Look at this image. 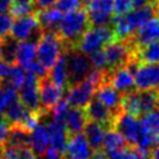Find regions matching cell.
Returning <instances> with one entry per match:
<instances>
[{"label":"cell","mask_w":159,"mask_h":159,"mask_svg":"<svg viewBox=\"0 0 159 159\" xmlns=\"http://www.w3.org/2000/svg\"><path fill=\"white\" fill-rule=\"evenodd\" d=\"M102 50L106 57L107 71L125 65L130 58V48L128 43H125L123 40H113L112 42L107 43Z\"/></svg>","instance_id":"cell-13"},{"label":"cell","mask_w":159,"mask_h":159,"mask_svg":"<svg viewBox=\"0 0 159 159\" xmlns=\"http://www.w3.org/2000/svg\"><path fill=\"white\" fill-rule=\"evenodd\" d=\"M16 98H17L16 89H14L6 84L0 86V116L4 114V112L10 106V103L14 102Z\"/></svg>","instance_id":"cell-36"},{"label":"cell","mask_w":159,"mask_h":159,"mask_svg":"<svg viewBox=\"0 0 159 159\" xmlns=\"http://www.w3.org/2000/svg\"><path fill=\"white\" fill-rule=\"evenodd\" d=\"M133 35L134 43L139 47L159 41V16H153Z\"/></svg>","instance_id":"cell-18"},{"label":"cell","mask_w":159,"mask_h":159,"mask_svg":"<svg viewBox=\"0 0 159 159\" xmlns=\"http://www.w3.org/2000/svg\"><path fill=\"white\" fill-rule=\"evenodd\" d=\"M47 129L50 134V147H53L55 149L62 152L65 154L67 140H68V133L63 125V123L57 122L55 119H51L47 123Z\"/></svg>","instance_id":"cell-23"},{"label":"cell","mask_w":159,"mask_h":159,"mask_svg":"<svg viewBox=\"0 0 159 159\" xmlns=\"http://www.w3.org/2000/svg\"><path fill=\"white\" fill-rule=\"evenodd\" d=\"M63 50V41L56 31H42L36 45L37 61L50 71Z\"/></svg>","instance_id":"cell-3"},{"label":"cell","mask_w":159,"mask_h":159,"mask_svg":"<svg viewBox=\"0 0 159 159\" xmlns=\"http://www.w3.org/2000/svg\"><path fill=\"white\" fill-rule=\"evenodd\" d=\"M48 77L51 78V81L61 87L63 91L68 88V75H67V52L66 48L63 50V52L60 55V57L56 60V62L53 63V66L50 68V73Z\"/></svg>","instance_id":"cell-22"},{"label":"cell","mask_w":159,"mask_h":159,"mask_svg":"<svg viewBox=\"0 0 159 159\" xmlns=\"http://www.w3.org/2000/svg\"><path fill=\"white\" fill-rule=\"evenodd\" d=\"M9 122L2 117L0 116V147L6 142V138H7V133H9Z\"/></svg>","instance_id":"cell-42"},{"label":"cell","mask_w":159,"mask_h":159,"mask_svg":"<svg viewBox=\"0 0 159 159\" xmlns=\"http://www.w3.org/2000/svg\"><path fill=\"white\" fill-rule=\"evenodd\" d=\"M153 16H155V7L150 4H147L144 6L132 9L130 11L123 15V19L128 26L130 35H133L140 26H143Z\"/></svg>","instance_id":"cell-16"},{"label":"cell","mask_w":159,"mask_h":159,"mask_svg":"<svg viewBox=\"0 0 159 159\" xmlns=\"http://www.w3.org/2000/svg\"><path fill=\"white\" fill-rule=\"evenodd\" d=\"M29 137H30V132H27L26 129H24L22 127L17 124H10L5 143L14 145V147L29 145Z\"/></svg>","instance_id":"cell-29"},{"label":"cell","mask_w":159,"mask_h":159,"mask_svg":"<svg viewBox=\"0 0 159 159\" xmlns=\"http://www.w3.org/2000/svg\"><path fill=\"white\" fill-rule=\"evenodd\" d=\"M42 30L37 22L35 14H27L24 16H17L12 20L10 36L16 41H25L32 37V40H39Z\"/></svg>","instance_id":"cell-8"},{"label":"cell","mask_w":159,"mask_h":159,"mask_svg":"<svg viewBox=\"0 0 159 159\" xmlns=\"http://www.w3.org/2000/svg\"><path fill=\"white\" fill-rule=\"evenodd\" d=\"M114 39L116 37L111 26H89L81 36L76 48L86 55H89L94 51L102 50Z\"/></svg>","instance_id":"cell-5"},{"label":"cell","mask_w":159,"mask_h":159,"mask_svg":"<svg viewBox=\"0 0 159 159\" xmlns=\"http://www.w3.org/2000/svg\"><path fill=\"white\" fill-rule=\"evenodd\" d=\"M50 144V134H48V129L47 125L43 124H37L31 132H30V137H29V147L32 149V152L37 155V157H42V154L45 153V150L47 149Z\"/></svg>","instance_id":"cell-20"},{"label":"cell","mask_w":159,"mask_h":159,"mask_svg":"<svg viewBox=\"0 0 159 159\" xmlns=\"http://www.w3.org/2000/svg\"><path fill=\"white\" fill-rule=\"evenodd\" d=\"M87 120L88 119H87L84 108L71 107L65 120H63V125H65L68 135H73V134L83 132V128H84Z\"/></svg>","instance_id":"cell-24"},{"label":"cell","mask_w":159,"mask_h":159,"mask_svg":"<svg viewBox=\"0 0 159 159\" xmlns=\"http://www.w3.org/2000/svg\"><path fill=\"white\" fill-rule=\"evenodd\" d=\"M140 124L143 130H147L152 134L159 135V106L150 112L142 114Z\"/></svg>","instance_id":"cell-31"},{"label":"cell","mask_w":159,"mask_h":159,"mask_svg":"<svg viewBox=\"0 0 159 159\" xmlns=\"http://www.w3.org/2000/svg\"><path fill=\"white\" fill-rule=\"evenodd\" d=\"M150 0H132V5H133V9L134 7H140V6H144L147 4H149Z\"/></svg>","instance_id":"cell-45"},{"label":"cell","mask_w":159,"mask_h":159,"mask_svg":"<svg viewBox=\"0 0 159 159\" xmlns=\"http://www.w3.org/2000/svg\"><path fill=\"white\" fill-rule=\"evenodd\" d=\"M1 158L2 159H37V155L32 152L29 145L14 147L7 143L1 145Z\"/></svg>","instance_id":"cell-27"},{"label":"cell","mask_w":159,"mask_h":159,"mask_svg":"<svg viewBox=\"0 0 159 159\" xmlns=\"http://www.w3.org/2000/svg\"><path fill=\"white\" fill-rule=\"evenodd\" d=\"M93 153L89 143L87 142L84 134L77 133L68 137L65 158L66 159H89Z\"/></svg>","instance_id":"cell-15"},{"label":"cell","mask_w":159,"mask_h":159,"mask_svg":"<svg viewBox=\"0 0 159 159\" xmlns=\"http://www.w3.org/2000/svg\"><path fill=\"white\" fill-rule=\"evenodd\" d=\"M89 159H108V157L106 155L104 152H101V150H94L91 155Z\"/></svg>","instance_id":"cell-44"},{"label":"cell","mask_w":159,"mask_h":159,"mask_svg":"<svg viewBox=\"0 0 159 159\" xmlns=\"http://www.w3.org/2000/svg\"><path fill=\"white\" fill-rule=\"evenodd\" d=\"M104 81V71L92 70L89 75L77 84L66 89V101L71 107L84 108L93 98L99 83Z\"/></svg>","instance_id":"cell-2"},{"label":"cell","mask_w":159,"mask_h":159,"mask_svg":"<svg viewBox=\"0 0 159 159\" xmlns=\"http://www.w3.org/2000/svg\"><path fill=\"white\" fill-rule=\"evenodd\" d=\"M86 12L89 26H106L113 19V0H92Z\"/></svg>","instance_id":"cell-11"},{"label":"cell","mask_w":159,"mask_h":159,"mask_svg":"<svg viewBox=\"0 0 159 159\" xmlns=\"http://www.w3.org/2000/svg\"><path fill=\"white\" fill-rule=\"evenodd\" d=\"M89 62L92 65L93 70H98V71H107V65H106V57L103 53V50H98L94 51L92 53H89L88 56Z\"/></svg>","instance_id":"cell-38"},{"label":"cell","mask_w":159,"mask_h":159,"mask_svg":"<svg viewBox=\"0 0 159 159\" xmlns=\"http://www.w3.org/2000/svg\"><path fill=\"white\" fill-rule=\"evenodd\" d=\"M39 92L41 109L45 114H48L53 106L62 98L63 89L56 86L47 75L42 78H39Z\"/></svg>","instance_id":"cell-14"},{"label":"cell","mask_w":159,"mask_h":159,"mask_svg":"<svg viewBox=\"0 0 159 159\" xmlns=\"http://www.w3.org/2000/svg\"><path fill=\"white\" fill-rule=\"evenodd\" d=\"M104 81L114 87L119 93H128L134 91V76L133 68L129 65H122L111 71H104Z\"/></svg>","instance_id":"cell-9"},{"label":"cell","mask_w":159,"mask_h":159,"mask_svg":"<svg viewBox=\"0 0 159 159\" xmlns=\"http://www.w3.org/2000/svg\"><path fill=\"white\" fill-rule=\"evenodd\" d=\"M17 43H19V41H16L15 39H12L10 35H7L6 37H4L1 60L6 61V62H9V63H15Z\"/></svg>","instance_id":"cell-35"},{"label":"cell","mask_w":159,"mask_h":159,"mask_svg":"<svg viewBox=\"0 0 159 159\" xmlns=\"http://www.w3.org/2000/svg\"><path fill=\"white\" fill-rule=\"evenodd\" d=\"M147 159H149V158H147Z\"/></svg>","instance_id":"cell-50"},{"label":"cell","mask_w":159,"mask_h":159,"mask_svg":"<svg viewBox=\"0 0 159 159\" xmlns=\"http://www.w3.org/2000/svg\"><path fill=\"white\" fill-rule=\"evenodd\" d=\"M2 42H4V39L0 37V60H1V53H2Z\"/></svg>","instance_id":"cell-47"},{"label":"cell","mask_w":159,"mask_h":159,"mask_svg":"<svg viewBox=\"0 0 159 159\" xmlns=\"http://www.w3.org/2000/svg\"><path fill=\"white\" fill-rule=\"evenodd\" d=\"M116 129L123 135L127 143H130L132 145H135L138 138L140 137L143 128L140 124V119L137 116L129 114V113H117L114 122H113Z\"/></svg>","instance_id":"cell-10"},{"label":"cell","mask_w":159,"mask_h":159,"mask_svg":"<svg viewBox=\"0 0 159 159\" xmlns=\"http://www.w3.org/2000/svg\"><path fill=\"white\" fill-rule=\"evenodd\" d=\"M67 52V75H68V87L83 81L89 72L93 70L88 56L77 48L66 50Z\"/></svg>","instance_id":"cell-6"},{"label":"cell","mask_w":159,"mask_h":159,"mask_svg":"<svg viewBox=\"0 0 159 159\" xmlns=\"http://www.w3.org/2000/svg\"><path fill=\"white\" fill-rule=\"evenodd\" d=\"M106 130L107 128L104 124L99 122H94V120H87L83 128V132H84V137L87 142L89 143L93 150H99L102 148V142H103Z\"/></svg>","instance_id":"cell-26"},{"label":"cell","mask_w":159,"mask_h":159,"mask_svg":"<svg viewBox=\"0 0 159 159\" xmlns=\"http://www.w3.org/2000/svg\"><path fill=\"white\" fill-rule=\"evenodd\" d=\"M92 0H81V2H82V5H84V6H87L89 2H91Z\"/></svg>","instance_id":"cell-48"},{"label":"cell","mask_w":159,"mask_h":159,"mask_svg":"<svg viewBox=\"0 0 159 159\" xmlns=\"http://www.w3.org/2000/svg\"><path fill=\"white\" fill-rule=\"evenodd\" d=\"M12 25V15L7 14L6 11H0V37H6L10 35Z\"/></svg>","instance_id":"cell-40"},{"label":"cell","mask_w":159,"mask_h":159,"mask_svg":"<svg viewBox=\"0 0 159 159\" xmlns=\"http://www.w3.org/2000/svg\"><path fill=\"white\" fill-rule=\"evenodd\" d=\"M138 56L143 62L159 63V41L142 46L138 52Z\"/></svg>","instance_id":"cell-33"},{"label":"cell","mask_w":159,"mask_h":159,"mask_svg":"<svg viewBox=\"0 0 159 159\" xmlns=\"http://www.w3.org/2000/svg\"><path fill=\"white\" fill-rule=\"evenodd\" d=\"M152 159H159V144L153 148L152 152Z\"/></svg>","instance_id":"cell-46"},{"label":"cell","mask_w":159,"mask_h":159,"mask_svg":"<svg viewBox=\"0 0 159 159\" xmlns=\"http://www.w3.org/2000/svg\"><path fill=\"white\" fill-rule=\"evenodd\" d=\"M132 68L137 91H159V63L143 62Z\"/></svg>","instance_id":"cell-7"},{"label":"cell","mask_w":159,"mask_h":159,"mask_svg":"<svg viewBox=\"0 0 159 159\" xmlns=\"http://www.w3.org/2000/svg\"><path fill=\"white\" fill-rule=\"evenodd\" d=\"M107 157L108 159H147L142 157L135 148H128V147H123L120 149L109 152L107 153Z\"/></svg>","instance_id":"cell-37"},{"label":"cell","mask_w":159,"mask_h":159,"mask_svg":"<svg viewBox=\"0 0 159 159\" xmlns=\"http://www.w3.org/2000/svg\"><path fill=\"white\" fill-rule=\"evenodd\" d=\"M56 9H58L61 12H71L80 10L82 6L81 0H57L56 1Z\"/></svg>","instance_id":"cell-39"},{"label":"cell","mask_w":159,"mask_h":159,"mask_svg":"<svg viewBox=\"0 0 159 159\" xmlns=\"http://www.w3.org/2000/svg\"><path fill=\"white\" fill-rule=\"evenodd\" d=\"M10 14L12 16H24L32 14L35 6L34 0H10Z\"/></svg>","instance_id":"cell-34"},{"label":"cell","mask_w":159,"mask_h":159,"mask_svg":"<svg viewBox=\"0 0 159 159\" xmlns=\"http://www.w3.org/2000/svg\"><path fill=\"white\" fill-rule=\"evenodd\" d=\"M57 0H34V6L39 10L41 9H47V7H51L56 4Z\"/></svg>","instance_id":"cell-43"},{"label":"cell","mask_w":159,"mask_h":159,"mask_svg":"<svg viewBox=\"0 0 159 159\" xmlns=\"http://www.w3.org/2000/svg\"><path fill=\"white\" fill-rule=\"evenodd\" d=\"M89 27L88 17L86 10H76L67 12L65 16H62L58 27H57V34L63 41L65 48H76L77 43L83 35V32Z\"/></svg>","instance_id":"cell-1"},{"label":"cell","mask_w":159,"mask_h":159,"mask_svg":"<svg viewBox=\"0 0 159 159\" xmlns=\"http://www.w3.org/2000/svg\"><path fill=\"white\" fill-rule=\"evenodd\" d=\"M84 112L88 120L99 122L104 125L113 124L116 113H113L111 109H108L106 106H103L97 98H92L88 104L84 107Z\"/></svg>","instance_id":"cell-19"},{"label":"cell","mask_w":159,"mask_h":159,"mask_svg":"<svg viewBox=\"0 0 159 159\" xmlns=\"http://www.w3.org/2000/svg\"><path fill=\"white\" fill-rule=\"evenodd\" d=\"M36 40H25V41H19L17 43V50H16V57H15V63L22 67L24 70H29V67L32 65L35 61L36 56Z\"/></svg>","instance_id":"cell-21"},{"label":"cell","mask_w":159,"mask_h":159,"mask_svg":"<svg viewBox=\"0 0 159 159\" xmlns=\"http://www.w3.org/2000/svg\"><path fill=\"white\" fill-rule=\"evenodd\" d=\"M94 98H97L103 106H106L108 109H111L116 114L120 109L122 93H119L114 87H112L106 81H103L102 83L98 84V87L94 92Z\"/></svg>","instance_id":"cell-17"},{"label":"cell","mask_w":159,"mask_h":159,"mask_svg":"<svg viewBox=\"0 0 159 159\" xmlns=\"http://www.w3.org/2000/svg\"><path fill=\"white\" fill-rule=\"evenodd\" d=\"M0 158H1V147H0Z\"/></svg>","instance_id":"cell-49"},{"label":"cell","mask_w":159,"mask_h":159,"mask_svg":"<svg viewBox=\"0 0 159 159\" xmlns=\"http://www.w3.org/2000/svg\"><path fill=\"white\" fill-rule=\"evenodd\" d=\"M133 9L132 0H113L114 15H124Z\"/></svg>","instance_id":"cell-41"},{"label":"cell","mask_w":159,"mask_h":159,"mask_svg":"<svg viewBox=\"0 0 159 159\" xmlns=\"http://www.w3.org/2000/svg\"><path fill=\"white\" fill-rule=\"evenodd\" d=\"M26 112H27V108L22 104V102L19 98H16L6 108L2 117L9 122V124H15V123H19L21 120V118L25 116Z\"/></svg>","instance_id":"cell-30"},{"label":"cell","mask_w":159,"mask_h":159,"mask_svg":"<svg viewBox=\"0 0 159 159\" xmlns=\"http://www.w3.org/2000/svg\"><path fill=\"white\" fill-rule=\"evenodd\" d=\"M19 99L22 102V104L30 109L36 112H42L41 104H40V92H39V78L30 71H27L25 82L20 88V96ZM43 113V112H42ZM45 114V113H43ZM47 116V114H45Z\"/></svg>","instance_id":"cell-12"},{"label":"cell","mask_w":159,"mask_h":159,"mask_svg":"<svg viewBox=\"0 0 159 159\" xmlns=\"http://www.w3.org/2000/svg\"><path fill=\"white\" fill-rule=\"evenodd\" d=\"M159 106V94L155 91H132L122 97L120 108L123 112L142 116Z\"/></svg>","instance_id":"cell-4"},{"label":"cell","mask_w":159,"mask_h":159,"mask_svg":"<svg viewBox=\"0 0 159 159\" xmlns=\"http://www.w3.org/2000/svg\"><path fill=\"white\" fill-rule=\"evenodd\" d=\"M125 144H127L125 139L117 129H107L106 130L103 142H102V148L106 153L120 149V148L125 147Z\"/></svg>","instance_id":"cell-28"},{"label":"cell","mask_w":159,"mask_h":159,"mask_svg":"<svg viewBox=\"0 0 159 159\" xmlns=\"http://www.w3.org/2000/svg\"><path fill=\"white\" fill-rule=\"evenodd\" d=\"M35 16L42 31H57L58 24L62 19V12L58 9L51 6L36 11Z\"/></svg>","instance_id":"cell-25"},{"label":"cell","mask_w":159,"mask_h":159,"mask_svg":"<svg viewBox=\"0 0 159 159\" xmlns=\"http://www.w3.org/2000/svg\"><path fill=\"white\" fill-rule=\"evenodd\" d=\"M65 159H66V158H65Z\"/></svg>","instance_id":"cell-51"},{"label":"cell","mask_w":159,"mask_h":159,"mask_svg":"<svg viewBox=\"0 0 159 159\" xmlns=\"http://www.w3.org/2000/svg\"><path fill=\"white\" fill-rule=\"evenodd\" d=\"M25 77H26V73H25V70L22 67H20L19 65L14 63L12 67H11V72L7 77V80L2 83V84H6L14 89H20L21 86L24 84L25 82Z\"/></svg>","instance_id":"cell-32"}]
</instances>
